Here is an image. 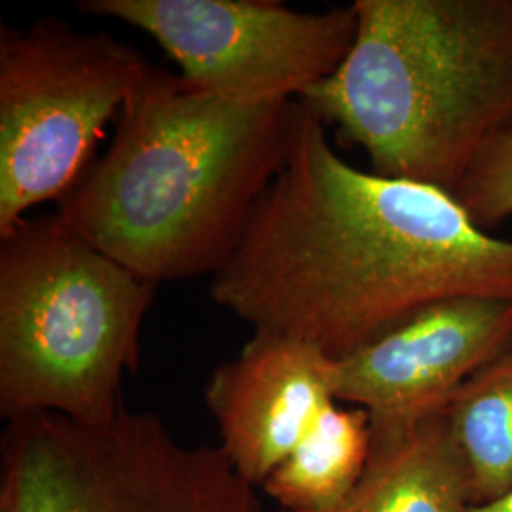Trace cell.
Segmentation results:
<instances>
[{
	"instance_id": "obj_15",
	"label": "cell",
	"mask_w": 512,
	"mask_h": 512,
	"mask_svg": "<svg viewBox=\"0 0 512 512\" xmlns=\"http://www.w3.org/2000/svg\"><path fill=\"white\" fill-rule=\"evenodd\" d=\"M281 512H285V511H281Z\"/></svg>"
},
{
	"instance_id": "obj_14",
	"label": "cell",
	"mask_w": 512,
	"mask_h": 512,
	"mask_svg": "<svg viewBox=\"0 0 512 512\" xmlns=\"http://www.w3.org/2000/svg\"><path fill=\"white\" fill-rule=\"evenodd\" d=\"M471 512H512V490L499 501H494L490 505H478L473 507Z\"/></svg>"
},
{
	"instance_id": "obj_11",
	"label": "cell",
	"mask_w": 512,
	"mask_h": 512,
	"mask_svg": "<svg viewBox=\"0 0 512 512\" xmlns=\"http://www.w3.org/2000/svg\"><path fill=\"white\" fill-rule=\"evenodd\" d=\"M370 418L332 404L293 454L262 484L285 512H336L365 471Z\"/></svg>"
},
{
	"instance_id": "obj_2",
	"label": "cell",
	"mask_w": 512,
	"mask_h": 512,
	"mask_svg": "<svg viewBox=\"0 0 512 512\" xmlns=\"http://www.w3.org/2000/svg\"><path fill=\"white\" fill-rule=\"evenodd\" d=\"M296 101L203 92L148 63L55 215L152 285L215 275L285 158Z\"/></svg>"
},
{
	"instance_id": "obj_5",
	"label": "cell",
	"mask_w": 512,
	"mask_h": 512,
	"mask_svg": "<svg viewBox=\"0 0 512 512\" xmlns=\"http://www.w3.org/2000/svg\"><path fill=\"white\" fill-rule=\"evenodd\" d=\"M8 421L0 512H262L220 446H188L150 412L107 425L55 412Z\"/></svg>"
},
{
	"instance_id": "obj_13",
	"label": "cell",
	"mask_w": 512,
	"mask_h": 512,
	"mask_svg": "<svg viewBox=\"0 0 512 512\" xmlns=\"http://www.w3.org/2000/svg\"><path fill=\"white\" fill-rule=\"evenodd\" d=\"M454 198L482 230L512 217V126L476 154Z\"/></svg>"
},
{
	"instance_id": "obj_3",
	"label": "cell",
	"mask_w": 512,
	"mask_h": 512,
	"mask_svg": "<svg viewBox=\"0 0 512 512\" xmlns=\"http://www.w3.org/2000/svg\"><path fill=\"white\" fill-rule=\"evenodd\" d=\"M342 65L300 97L372 173L454 196L512 126V0H355Z\"/></svg>"
},
{
	"instance_id": "obj_9",
	"label": "cell",
	"mask_w": 512,
	"mask_h": 512,
	"mask_svg": "<svg viewBox=\"0 0 512 512\" xmlns=\"http://www.w3.org/2000/svg\"><path fill=\"white\" fill-rule=\"evenodd\" d=\"M330 372L321 349L272 332H255L213 372L205 404L219 425L220 450L251 486H262L336 404Z\"/></svg>"
},
{
	"instance_id": "obj_10",
	"label": "cell",
	"mask_w": 512,
	"mask_h": 512,
	"mask_svg": "<svg viewBox=\"0 0 512 512\" xmlns=\"http://www.w3.org/2000/svg\"><path fill=\"white\" fill-rule=\"evenodd\" d=\"M471 480L444 410L370 429L365 471L336 512H471Z\"/></svg>"
},
{
	"instance_id": "obj_6",
	"label": "cell",
	"mask_w": 512,
	"mask_h": 512,
	"mask_svg": "<svg viewBox=\"0 0 512 512\" xmlns=\"http://www.w3.org/2000/svg\"><path fill=\"white\" fill-rule=\"evenodd\" d=\"M147 67L107 31L55 18L0 27V236L82 179Z\"/></svg>"
},
{
	"instance_id": "obj_4",
	"label": "cell",
	"mask_w": 512,
	"mask_h": 512,
	"mask_svg": "<svg viewBox=\"0 0 512 512\" xmlns=\"http://www.w3.org/2000/svg\"><path fill=\"white\" fill-rule=\"evenodd\" d=\"M154 291L57 215L23 219L2 234V418L55 412L86 425L116 420Z\"/></svg>"
},
{
	"instance_id": "obj_1",
	"label": "cell",
	"mask_w": 512,
	"mask_h": 512,
	"mask_svg": "<svg viewBox=\"0 0 512 512\" xmlns=\"http://www.w3.org/2000/svg\"><path fill=\"white\" fill-rule=\"evenodd\" d=\"M209 293L336 361L440 300H512V241L439 188L348 164L298 99L285 158Z\"/></svg>"
},
{
	"instance_id": "obj_8",
	"label": "cell",
	"mask_w": 512,
	"mask_h": 512,
	"mask_svg": "<svg viewBox=\"0 0 512 512\" xmlns=\"http://www.w3.org/2000/svg\"><path fill=\"white\" fill-rule=\"evenodd\" d=\"M511 349L512 300H440L332 361V395L366 410L370 429L399 427L442 412L475 372Z\"/></svg>"
},
{
	"instance_id": "obj_7",
	"label": "cell",
	"mask_w": 512,
	"mask_h": 512,
	"mask_svg": "<svg viewBox=\"0 0 512 512\" xmlns=\"http://www.w3.org/2000/svg\"><path fill=\"white\" fill-rule=\"evenodd\" d=\"M84 14L147 33L203 92L300 99L329 78L357 35L351 6L296 12L270 0H86Z\"/></svg>"
},
{
	"instance_id": "obj_12",
	"label": "cell",
	"mask_w": 512,
	"mask_h": 512,
	"mask_svg": "<svg viewBox=\"0 0 512 512\" xmlns=\"http://www.w3.org/2000/svg\"><path fill=\"white\" fill-rule=\"evenodd\" d=\"M471 480L473 503L490 505L512 490V349L480 368L444 408Z\"/></svg>"
}]
</instances>
